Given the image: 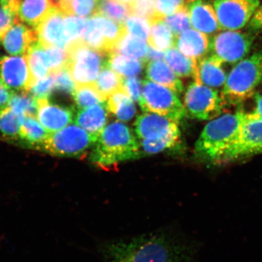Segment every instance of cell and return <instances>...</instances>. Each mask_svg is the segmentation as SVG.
<instances>
[{"label":"cell","instance_id":"cell-10","mask_svg":"<svg viewBox=\"0 0 262 262\" xmlns=\"http://www.w3.org/2000/svg\"><path fill=\"white\" fill-rule=\"evenodd\" d=\"M254 37L239 30H223L215 34L209 42V51L223 63L235 65L248 56Z\"/></svg>","mask_w":262,"mask_h":262},{"label":"cell","instance_id":"cell-3","mask_svg":"<svg viewBox=\"0 0 262 262\" xmlns=\"http://www.w3.org/2000/svg\"><path fill=\"white\" fill-rule=\"evenodd\" d=\"M246 114L242 111L223 114L208 122L194 146L196 158L208 163H220L237 136Z\"/></svg>","mask_w":262,"mask_h":262},{"label":"cell","instance_id":"cell-18","mask_svg":"<svg viewBox=\"0 0 262 262\" xmlns=\"http://www.w3.org/2000/svg\"><path fill=\"white\" fill-rule=\"evenodd\" d=\"M191 24L194 29L207 35L221 30L214 8L209 0H187Z\"/></svg>","mask_w":262,"mask_h":262},{"label":"cell","instance_id":"cell-45","mask_svg":"<svg viewBox=\"0 0 262 262\" xmlns=\"http://www.w3.org/2000/svg\"><path fill=\"white\" fill-rule=\"evenodd\" d=\"M123 89L133 101L140 103L142 98L143 84L136 76L124 79Z\"/></svg>","mask_w":262,"mask_h":262},{"label":"cell","instance_id":"cell-48","mask_svg":"<svg viewBox=\"0 0 262 262\" xmlns=\"http://www.w3.org/2000/svg\"><path fill=\"white\" fill-rule=\"evenodd\" d=\"M248 26L253 32H262V5L256 10Z\"/></svg>","mask_w":262,"mask_h":262},{"label":"cell","instance_id":"cell-35","mask_svg":"<svg viewBox=\"0 0 262 262\" xmlns=\"http://www.w3.org/2000/svg\"><path fill=\"white\" fill-rule=\"evenodd\" d=\"M24 117L19 116L8 106L0 111V133L7 139H19Z\"/></svg>","mask_w":262,"mask_h":262},{"label":"cell","instance_id":"cell-32","mask_svg":"<svg viewBox=\"0 0 262 262\" xmlns=\"http://www.w3.org/2000/svg\"><path fill=\"white\" fill-rule=\"evenodd\" d=\"M123 77L105 66L100 72L94 84L106 101L114 93L123 89Z\"/></svg>","mask_w":262,"mask_h":262},{"label":"cell","instance_id":"cell-23","mask_svg":"<svg viewBox=\"0 0 262 262\" xmlns=\"http://www.w3.org/2000/svg\"><path fill=\"white\" fill-rule=\"evenodd\" d=\"M146 75L148 80L165 86L177 94L184 91L182 80L163 61H149L146 67Z\"/></svg>","mask_w":262,"mask_h":262},{"label":"cell","instance_id":"cell-1","mask_svg":"<svg viewBox=\"0 0 262 262\" xmlns=\"http://www.w3.org/2000/svg\"><path fill=\"white\" fill-rule=\"evenodd\" d=\"M98 251L104 262H194L198 244L186 233L164 229L102 241Z\"/></svg>","mask_w":262,"mask_h":262},{"label":"cell","instance_id":"cell-29","mask_svg":"<svg viewBox=\"0 0 262 262\" xmlns=\"http://www.w3.org/2000/svg\"><path fill=\"white\" fill-rule=\"evenodd\" d=\"M96 15L106 17L117 24H124L132 13L130 5L120 0H98Z\"/></svg>","mask_w":262,"mask_h":262},{"label":"cell","instance_id":"cell-41","mask_svg":"<svg viewBox=\"0 0 262 262\" xmlns=\"http://www.w3.org/2000/svg\"><path fill=\"white\" fill-rule=\"evenodd\" d=\"M54 90H56L54 77L50 74L34 82L29 88L27 94L31 95L35 99L48 98Z\"/></svg>","mask_w":262,"mask_h":262},{"label":"cell","instance_id":"cell-43","mask_svg":"<svg viewBox=\"0 0 262 262\" xmlns=\"http://www.w3.org/2000/svg\"><path fill=\"white\" fill-rule=\"evenodd\" d=\"M52 75L54 77L56 90L65 94H72L75 91L76 84L67 66Z\"/></svg>","mask_w":262,"mask_h":262},{"label":"cell","instance_id":"cell-19","mask_svg":"<svg viewBox=\"0 0 262 262\" xmlns=\"http://www.w3.org/2000/svg\"><path fill=\"white\" fill-rule=\"evenodd\" d=\"M224 63L214 56H205L198 61V73L194 82L211 89L225 85L227 75L222 65Z\"/></svg>","mask_w":262,"mask_h":262},{"label":"cell","instance_id":"cell-15","mask_svg":"<svg viewBox=\"0 0 262 262\" xmlns=\"http://www.w3.org/2000/svg\"><path fill=\"white\" fill-rule=\"evenodd\" d=\"M64 14L55 7L41 23L34 29L38 42L45 47H58L67 49L69 42L64 34Z\"/></svg>","mask_w":262,"mask_h":262},{"label":"cell","instance_id":"cell-54","mask_svg":"<svg viewBox=\"0 0 262 262\" xmlns=\"http://www.w3.org/2000/svg\"><path fill=\"white\" fill-rule=\"evenodd\" d=\"M186 1H187V0H186Z\"/></svg>","mask_w":262,"mask_h":262},{"label":"cell","instance_id":"cell-30","mask_svg":"<svg viewBox=\"0 0 262 262\" xmlns=\"http://www.w3.org/2000/svg\"><path fill=\"white\" fill-rule=\"evenodd\" d=\"M98 0H58L57 7L69 16L88 18L97 13Z\"/></svg>","mask_w":262,"mask_h":262},{"label":"cell","instance_id":"cell-7","mask_svg":"<svg viewBox=\"0 0 262 262\" xmlns=\"http://www.w3.org/2000/svg\"><path fill=\"white\" fill-rule=\"evenodd\" d=\"M142 84V98L139 105L144 111L161 115L176 122L185 117V108L174 91L148 80Z\"/></svg>","mask_w":262,"mask_h":262},{"label":"cell","instance_id":"cell-50","mask_svg":"<svg viewBox=\"0 0 262 262\" xmlns=\"http://www.w3.org/2000/svg\"><path fill=\"white\" fill-rule=\"evenodd\" d=\"M165 58V53L163 51H160L158 49L151 47L148 48L147 52L145 57V61H162Z\"/></svg>","mask_w":262,"mask_h":262},{"label":"cell","instance_id":"cell-28","mask_svg":"<svg viewBox=\"0 0 262 262\" xmlns=\"http://www.w3.org/2000/svg\"><path fill=\"white\" fill-rule=\"evenodd\" d=\"M149 24H151V33L148 39L149 46L160 51H167L174 47L177 37L163 18L154 19Z\"/></svg>","mask_w":262,"mask_h":262},{"label":"cell","instance_id":"cell-14","mask_svg":"<svg viewBox=\"0 0 262 262\" xmlns=\"http://www.w3.org/2000/svg\"><path fill=\"white\" fill-rule=\"evenodd\" d=\"M29 71L27 57L3 56L0 58V80L10 90L27 93Z\"/></svg>","mask_w":262,"mask_h":262},{"label":"cell","instance_id":"cell-44","mask_svg":"<svg viewBox=\"0 0 262 262\" xmlns=\"http://www.w3.org/2000/svg\"><path fill=\"white\" fill-rule=\"evenodd\" d=\"M186 5V0H155L157 14L161 18L173 14Z\"/></svg>","mask_w":262,"mask_h":262},{"label":"cell","instance_id":"cell-36","mask_svg":"<svg viewBox=\"0 0 262 262\" xmlns=\"http://www.w3.org/2000/svg\"><path fill=\"white\" fill-rule=\"evenodd\" d=\"M9 107L19 116L25 117L27 115H37V99L27 93L12 94Z\"/></svg>","mask_w":262,"mask_h":262},{"label":"cell","instance_id":"cell-24","mask_svg":"<svg viewBox=\"0 0 262 262\" xmlns=\"http://www.w3.org/2000/svg\"><path fill=\"white\" fill-rule=\"evenodd\" d=\"M26 57L30 75L29 89L34 82L51 74V67L46 48L38 42L30 48Z\"/></svg>","mask_w":262,"mask_h":262},{"label":"cell","instance_id":"cell-16","mask_svg":"<svg viewBox=\"0 0 262 262\" xmlns=\"http://www.w3.org/2000/svg\"><path fill=\"white\" fill-rule=\"evenodd\" d=\"M37 120L49 134L68 126L75 120L74 111L51 103L48 98L37 99Z\"/></svg>","mask_w":262,"mask_h":262},{"label":"cell","instance_id":"cell-11","mask_svg":"<svg viewBox=\"0 0 262 262\" xmlns=\"http://www.w3.org/2000/svg\"><path fill=\"white\" fill-rule=\"evenodd\" d=\"M126 34L124 24L95 15L88 20L82 40L90 47L108 55Z\"/></svg>","mask_w":262,"mask_h":262},{"label":"cell","instance_id":"cell-8","mask_svg":"<svg viewBox=\"0 0 262 262\" xmlns=\"http://www.w3.org/2000/svg\"><path fill=\"white\" fill-rule=\"evenodd\" d=\"M262 153V117L247 113L238 133L220 163L245 159Z\"/></svg>","mask_w":262,"mask_h":262},{"label":"cell","instance_id":"cell-5","mask_svg":"<svg viewBox=\"0 0 262 262\" xmlns=\"http://www.w3.org/2000/svg\"><path fill=\"white\" fill-rule=\"evenodd\" d=\"M67 67L76 84H94L104 67V53L90 47L82 39L67 48Z\"/></svg>","mask_w":262,"mask_h":262},{"label":"cell","instance_id":"cell-42","mask_svg":"<svg viewBox=\"0 0 262 262\" xmlns=\"http://www.w3.org/2000/svg\"><path fill=\"white\" fill-rule=\"evenodd\" d=\"M129 5L132 14L146 19L149 23L154 19L161 18L157 14L155 0H135Z\"/></svg>","mask_w":262,"mask_h":262},{"label":"cell","instance_id":"cell-47","mask_svg":"<svg viewBox=\"0 0 262 262\" xmlns=\"http://www.w3.org/2000/svg\"><path fill=\"white\" fill-rule=\"evenodd\" d=\"M12 94L10 89L0 80V111L9 106Z\"/></svg>","mask_w":262,"mask_h":262},{"label":"cell","instance_id":"cell-9","mask_svg":"<svg viewBox=\"0 0 262 262\" xmlns=\"http://www.w3.org/2000/svg\"><path fill=\"white\" fill-rule=\"evenodd\" d=\"M226 105L222 94L195 82L188 87L184 96L186 113L200 120H212L221 116Z\"/></svg>","mask_w":262,"mask_h":262},{"label":"cell","instance_id":"cell-33","mask_svg":"<svg viewBox=\"0 0 262 262\" xmlns=\"http://www.w3.org/2000/svg\"><path fill=\"white\" fill-rule=\"evenodd\" d=\"M148 47L145 41L130 34H125L115 48L113 53L134 59H145Z\"/></svg>","mask_w":262,"mask_h":262},{"label":"cell","instance_id":"cell-17","mask_svg":"<svg viewBox=\"0 0 262 262\" xmlns=\"http://www.w3.org/2000/svg\"><path fill=\"white\" fill-rule=\"evenodd\" d=\"M38 42L34 29L20 21L18 18L2 39L3 47L10 55L26 56L30 48Z\"/></svg>","mask_w":262,"mask_h":262},{"label":"cell","instance_id":"cell-6","mask_svg":"<svg viewBox=\"0 0 262 262\" xmlns=\"http://www.w3.org/2000/svg\"><path fill=\"white\" fill-rule=\"evenodd\" d=\"M96 141L95 138L75 124L50 134L39 149L56 156L81 157Z\"/></svg>","mask_w":262,"mask_h":262},{"label":"cell","instance_id":"cell-53","mask_svg":"<svg viewBox=\"0 0 262 262\" xmlns=\"http://www.w3.org/2000/svg\"><path fill=\"white\" fill-rule=\"evenodd\" d=\"M52 1L53 2V3H55L57 5V3H58V0H52Z\"/></svg>","mask_w":262,"mask_h":262},{"label":"cell","instance_id":"cell-20","mask_svg":"<svg viewBox=\"0 0 262 262\" xmlns=\"http://www.w3.org/2000/svg\"><path fill=\"white\" fill-rule=\"evenodd\" d=\"M176 46L183 54L199 61L209 52V39L206 34L194 29H187L176 39Z\"/></svg>","mask_w":262,"mask_h":262},{"label":"cell","instance_id":"cell-38","mask_svg":"<svg viewBox=\"0 0 262 262\" xmlns=\"http://www.w3.org/2000/svg\"><path fill=\"white\" fill-rule=\"evenodd\" d=\"M87 21V19L80 17L65 15L63 27L65 37L68 41L69 45L71 42L82 39Z\"/></svg>","mask_w":262,"mask_h":262},{"label":"cell","instance_id":"cell-22","mask_svg":"<svg viewBox=\"0 0 262 262\" xmlns=\"http://www.w3.org/2000/svg\"><path fill=\"white\" fill-rule=\"evenodd\" d=\"M57 5L52 0H22L17 18L35 29Z\"/></svg>","mask_w":262,"mask_h":262},{"label":"cell","instance_id":"cell-49","mask_svg":"<svg viewBox=\"0 0 262 262\" xmlns=\"http://www.w3.org/2000/svg\"><path fill=\"white\" fill-rule=\"evenodd\" d=\"M22 0H0L2 8L8 10L17 16L19 6Z\"/></svg>","mask_w":262,"mask_h":262},{"label":"cell","instance_id":"cell-34","mask_svg":"<svg viewBox=\"0 0 262 262\" xmlns=\"http://www.w3.org/2000/svg\"><path fill=\"white\" fill-rule=\"evenodd\" d=\"M77 107L84 108L97 104H104L106 100L101 96L94 84H76L72 93Z\"/></svg>","mask_w":262,"mask_h":262},{"label":"cell","instance_id":"cell-31","mask_svg":"<svg viewBox=\"0 0 262 262\" xmlns=\"http://www.w3.org/2000/svg\"><path fill=\"white\" fill-rule=\"evenodd\" d=\"M144 62L134 58H127L116 53L108 55L105 66L118 73L122 77H136L142 70Z\"/></svg>","mask_w":262,"mask_h":262},{"label":"cell","instance_id":"cell-46","mask_svg":"<svg viewBox=\"0 0 262 262\" xmlns=\"http://www.w3.org/2000/svg\"><path fill=\"white\" fill-rule=\"evenodd\" d=\"M16 15L4 8H0V41H2L6 32L14 24Z\"/></svg>","mask_w":262,"mask_h":262},{"label":"cell","instance_id":"cell-26","mask_svg":"<svg viewBox=\"0 0 262 262\" xmlns=\"http://www.w3.org/2000/svg\"><path fill=\"white\" fill-rule=\"evenodd\" d=\"M106 108L122 122L129 121L136 114L134 101L124 89L119 90L108 98Z\"/></svg>","mask_w":262,"mask_h":262},{"label":"cell","instance_id":"cell-37","mask_svg":"<svg viewBox=\"0 0 262 262\" xmlns=\"http://www.w3.org/2000/svg\"><path fill=\"white\" fill-rule=\"evenodd\" d=\"M180 136H170L155 140H141L139 141L141 155H153L171 149L177 145Z\"/></svg>","mask_w":262,"mask_h":262},{"label":"cell","instance_id":"cell-2","mask_svg":"<svg viewBox=\"0 0 262 262\" xmlns=\"http://www.w3.org/2000/svg\"><path fill=\"white\" fill-rule=\"evenodd\" d=\"M141 156L139 141L130 129L122 122H114L98 136L90 159L98 167L106 169Z\"/></svg>","mask_w":262,"mask_h":262},{"label":"cell","instance_id":"cell-13","mask_svg":"<svg viewBox=\"0 0 262 262\" xmlns=\"http://www.w3.org/2000/svg\"><path fill=\"white\" fill-rule=\"evenodd\" d=\"M135 132L141 140H155L170 136H180L177 122L161 115L146 113L136 119Z\"/></svg>","mask_w":262,"mask_h":262},{"label":"cell","instance_id":"cell-21","mask_svg":"<svg viewBox=\"0 0 262 262\" xmlns=\"http://www.w3.org/2000/svg\"><path fill=\"white\" fill-rule=\"evenodd\" d=\"M75 121L77 126L83 129L97 140L98 136L106 127L107 110L105 108L104 104L81 108L76 114Z\"/></svg>","mask_w":262,"mask_h":262},{"label":"cell","instance_id":"cell-25","mask_svg":"<svg viewBox=\"0 0 262 262\" xmlns=\"http://www.w3.org/2000/svg\"><path fill=\"white\" fill-rule=\"evenodd\" d=\"M164 59L178 77H192L194 80H195L198 73V60L186 56L173 47L167 50Z\"/></svg>","mask_w":262,"mask_h":262},{"label":"cell","instance_id":"cell-27","mask_svg":"<svg viewBox=\"0 0 262 262\" xmlns=\"http://www.w3.org/2000/svg\"><path fill=\"white\" fill-rule=\"evenodd\" d=\"M49 134L41 125L37 117L27 115L20 126L19 139L29 146H34L39 149Z\"/></svg>","mask_w":262,"mask_h":262},{"label":"cell","instance_id":"cell-4","mask_svg":"<svg viewBox=\"0 0 262 262\" xmlns=\"http://www.w3.org/2000/svg\"><path fill=\"white\" fill-rule=\"evenodd\" d=\"M262 82V51L246 57L227 75L222 95L227 104L239 105L256 94Z\"/></svg>","mask_w":262,"mask_h":262},{"label":"cell","instance_id":"cell-39","mask_svg":"<svg viewBox=\"0 0 262 262\" xmlns=\"http://www.w3.org/2000/svg\"><path fill=\"white\" fill-rule=\"evenodd\" d=\"M163 21L168 26L176 37L190 28L192 25L187 6L176 12L173 14L165 17Z\"/></svg>","mask_w":262,"mask_h":262},{"label":"cell","instance_id":"cell-51","mask_svg":"<svg viewBox=\"0 0 262 262\" xmlns=\"http://www.w3.org/2000/svg\"><path fill=\"white\" fill-rule=\"evenodd\" d=\"M253 98H254L255 101V110L253 113L262 117V94L256 93L253 96Z\"/></svg>","mask_w":262,"mask_h":262},{"label":"cell","instance_id":"cell-40","mask_svg":"<svg viewBox=\"0 0 262 262\" xmlns=\"http://www.w3.org/2000/svg\"><path fill=\"white\" fill-rule=\"evenodd\" d=\"M127 33L144 41H148L149 37V22L136 15H130L125 23Z\"/></svg>","mask_w":262,"mask_h":262},{"label":"cell","instance_id":"cell-12","mask_svg":"<svg viewBox=\"0 0 262 262\" xmlns=\"http://www.w3.org/2000/svg\"><path fill=\"white\" fill-rule=\"evenodd\" d=\"M221 30L244 28L260 6V0H215L213 4Z\"/></svg>","mask_w":262,"mask_h":262},{"label":"cell","instance_id":"cell-52","mask_svg":"<svg viewBox=\"0 0 262 262\" xmlns=\"http://www.w3.org/2000/svg\"><path fill=\"white\" fill-rule=\"evenodd\" d=\"M120 1L124 2V3H127V4H130V3H134L135 0H120Z\"/></svg>","mask_w":262,"mask_h":262}]
</instances>
